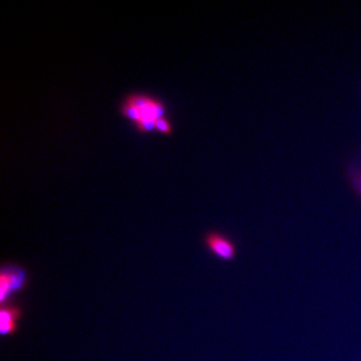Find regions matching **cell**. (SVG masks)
<instances>
[{
    "instance_id": "cell-1",
    "label": "cell",
    "mask_w": 361,
    "mask_h": 361,
    "mask_svg": "<svg viewBox=\"0 0 361 361\" xmlns=\"http://www.w3.org/2000/svg\"><path fill=\"white\" fill-rule=\"evenodd\" d=\"M26 273L18 266H4L0 273V301L1 305L8 302L13 294L23 290L25 287Z\"/></svg>"
},
{
    "instance_id": "cell-2",
    "label": "cell",
    "mask_w": 361,
    "mask_h": 361,
    "mask_svg": "<svg viewBox=\"0 0 361 361\" xmlns=\"http://www.w3.org/2000/svg\"><path fill=\"white\" fill-rule=\"evenodd\" d=\"M125 101L129 102L139 109L140 113H141V120L139 122L141 121H157L161 116H166L167 109H166L165 104L157 97L134 92V94L126 97Z\"/></svg>"
},
{
    "instance_id": "cell-3",
    "label": "cell",
    "mask_w": 361,
    "mask_h": 361,
    "mask_svg": "<svg viewBox=\"0 0 361 361\" xmlns=\"http://www.w3.org/2000/svg\"><path fill=\"white\" fill-rule=\"evenodd\" d=\"M206 248L216 257L223 261L234 260L237 255V247L227 235L218 231L207 233L204 237Z\"/></svg>"
},
{
    "instance_id": "cell-4",
    "label": "cell",
    "mask_w": 361,
    "mask_h": 361,
    "mask_svg": "<svg viewBox=\"0 0 361 361\" xmlns=\"http://www.w3.org/2000/svg\"><path fill=\"white\" fill-rule=\"evenodd\" d=\"M23 310L20 306L4 304L0 310V332L2 336H11L16 334Z\"/></svg>"
},
{
    "instance_id": "cell-5",
    "label": "cell",
    "mask_w": 361,
    "mask_h": 361,
    "mask_svg": "<svg viewBox=\"0 0 361 361\" xmlns=\"http://www.w3.org/2000/svg\"><path fill=\"white\" fill-rule=\"evenodd\" d=\"M349 179L355 187V191L361 197V160L353 164L349 168Z\"/></svg>"
},
{
    "instance_id": "cell-6",
    "label": "cell",
    "mask_w": 361,
    "mask_h": 361,
    "mask_svg": "<svg viewBox=\"0 0 361 361\" xmlns=\"http://www.w3.org/2000/svg\"><path fill=\"white\" fill-rule=\"evenodd\" d=\"M156 130L164 135H171L173 132L172 123L166 116H161L156 121Z\"/></svg>"
},
{
    "instance_id": "cell-7",
    "label": "cell",
    "mask_w": 361,
    "mask_h": 361,
    "mask_svg": "<svg viewBox=\"0 0 361 361\" xmlns=\"http://www.w3.org/2000/svg\"><path fill=\"white\" fill-rule=\"evenodd\" d=\"M134 125L135 130L142 134L156 130V121H141V122L135 123Z\"/></svg>"
}]
</instances>
